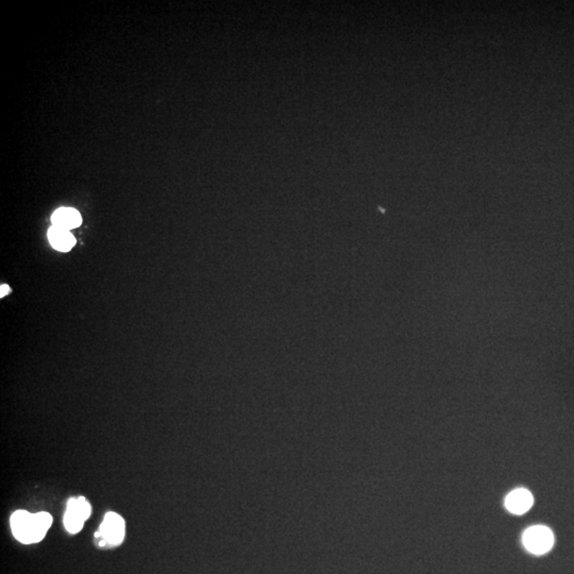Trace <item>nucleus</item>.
<instances>
[{"instance_id":"nucleus-1","label":"nucleus","mask_w":574,"mask_h":574,"mask_svg":"<svg viewBox=\"0 0 574 574\" xmlns=\"http://www.w3.org/2000/svg\"><path fill=\"white\" fill-rule=\"evenodd\" d=\"M51 525V515L45 512L30 514L26 510H17L11 517L13 535L26 545L42 540Z\"/></svg>"},{"instance_id":"nucleus-2","label":"nucleus","mask_w":574,"mask_h":574,"mask_svg":"<svg viewBox=\"0 0 574 574\" xmlns=\"http://www.w3.org/2000/svg\"><path fill=\"white\" fill-rule=\"evenodd\" d=\"M92 508L86 498L71 499L67 503V510L64 515V525L71 534L80 532L84 528V521L91 516Z\"/></svg>"},{"instance_id":"nucleus-3","label":"nucleus","mask_w":574,"mask_h":574,"mask_svg":"<svg viewBox=\"0 0 574 574\" xmlns=\"http://www.w3.org/2000/svg\"><path fill=\"white\" fill-rule=\"evenodd\" d=\"M523 545L530 553H547L553 547V533L547 526L536 525L528 528L523 534Z\"/></svg>"},{"instance_id":"nucleus-4","label":"nucleus","mask_w":574,"mask_h":574,"mask_svg":"<svg viewBox=\"0 0 574 574\" xmlns=\"http://www.w3.org/2000/svg\"><path fill=\"white\" fill-rule=\"evenodd\" d=\"M99 533L104 540L110 545H121L125 537V521L119 515L108 513L100 526Z\"/></svg>"},{"instance_id":"nucleus-5","label":"nucleus","mask_w":574,"mask_h":574,"mask_svg":"<svg viewBox=\"0 0 574 574\" xmlns=\"http://www.w3.org/2000/svg\"><path fill=\"white\" fill-rule=\"evenodd\" d=\"M534 503L532 493L526 489H516L506 497L505 506L513 514L523 515L532 508Z\"/></svg>"},{"instance_id":"nucleus-6","label":"nucleus","mask_w":574,"mask_h":574,"mask_svg":"<svg viewBox=\"0 0 574 574\" xmlns=\"http://www.w3.org/2000/svg\"><path fill=\"white\" fill-rule=\"evenodd\" d=\"M52 223L56 227L63 228L65 230L75 229L82 223L81 215L75 208H62L54 213L51 218Z\"/></svg>"},{"instance_id":"nucleus-7","label":"nucleus","mask_w":574,"mask_h":574,"mask_svg":"<svg viewBox=\"0 0 574 574\" xmlns=\"http://www.w3.org/2000/svg\"><path fill=\"white\" fill-rule=\"evenodd\" d=\"M48 238H49L52 247L62 252L69 251L76 243L75 238L69 230L56 227V226L50 228L48 231Z\"/></svg>"},{"instance_id":"nucleus-8","label":"nucleus","mask_w":574,"mask_h":574,"mask_svg":"<svg viewBox=\"0 0 574 574\" xmlns=\"http://www.w3.org/2000/svg\"><path fill=\"white\" fill-rule=\"evenodd\" d=\"M9 291H10V288H9L8 286H2L1 291H0V295H1V297H4V296H6V293H9Z\"/></svg>"}]
</instances>
